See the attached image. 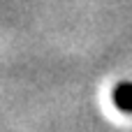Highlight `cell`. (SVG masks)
<instances>
[{
    "label": "cell",
    "instance_id": "1",
    "mask_svg": "<svg viewBox=\"0 0 132 132\" xmlns=\"http://www.w3.org/2000/svg\"><path fill=\"white\" fill-rule=\"evenodd\" d=\"M116 104L121 109H128L132 111V86H121L116 90Z\"/></svg>",
    "mask_w": 132,
    "mask_h": 132
}]
</instances>
